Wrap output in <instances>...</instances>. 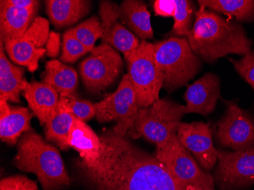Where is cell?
<instances>
[{"label":"cell","instance_id":"obj_1","mask_svg":"<svg viewBox=\"0 0 254 190\" xmlns=\"http://www.w3.org/2000/svg\"><path fill=\"white\" fill-rule=\"evenodd\" d=\"M98 159L75 161L78 174L94 190H188L161 161L113 128L99 135Z\"/></svg>","mask_w":254,"mask_h":190},{"label":"cell","instance_id":"obj_2","mask_svg":"<svg viewBox=\"0 0 254 190\" xmlns=\"http://www.w3.org/2000/svg\"><path fill=\"white\" fill-rule=\"evenodd\" d=\"M187 39L192 51L209 63L228 54L244 57L252 49V40L241 23L203 8L195 11L193 26Z\"/></svg>","mask_w":254,"mask_h":190},{"label":"cell","instance_id":"obj_3","mask_svg":"<svg viewBox=\"0 0 254 190\" xmlns=\"http://www.w3.org/2000/svg\"><path fill=\"white\" fill-rule=\"evenodd\" d=\"M12 162L19 171L35 174L43 190H61L70 184L59 150L32 128L20 138Z\"/></svg>","mask_w":254,"mask_h":190},{"label":"cell","instance_id":"obj_4","mask_svg":"<svg viewBox=\"0 0 254 190\" xmlns=\"http://www.w3.org/2000/svg\"><path fill=\"white\" fill-rule=\"evenodd\" d=\"M153 44L163 88L168 92L186 86L201 72L202 61L192 51L187 38L171 37Z\"/></svg>","mask_w":254,"mask_h":190},{"label":"cell","instance_id":"obj_5","mask_svg":"<svg viewBox=\"0 0 254 190\" xmlns=\"http://www.w3.org/2000/svg\"><path fill=\"white\" fill-rule=\"evenodd\" d=\"M186 114L185 105L165 98L158 99L149 107L138 109L129 132L133 130L137 136L160 145L178 134V127Z\"/></svg>","mask_w":254,"mask_h":190},{"label":"cell","instance_id":"obj_6","mask_svg":"<svg viewBox=\"0 0 254 190\" xmlns=\"http://www.w3.org/2000/svg\"><path fill=\"white\" fill-rule=\"evenodd\" d=\"M125 61L138 108L149 107L159 99L160 91L163 88V78L155 61L154 44L141 41L138 49Z\"/></svg>","mask_w":254,"mask_h":190},{"label":"cell","instance_id":"obj_7","mask_svg":"<svg viewBox=\"0 0 254 190\" xmlns=\"http://www.w3.org/2000/svg\"><path fill=\"white\" fill-rule=\"evenodd\" d=\"M95 107L99 124L116 121L113 130L118 135H127L133 127L139 109L129 75H124L116 91L95 104Z\"/></svg>","mask_w":254,"mask_h":190},{"label":"cell","instance_id":"obj_8","mask_svg":"<svg viewBox=\"0 0 254 190\" xmlns=\"http://www.w3.org/2000/svg\"><path fill=\"white\" fill-rule=\"evenodd\" d=\"M155 155L175 180L187 188L215 182L214 177L204 171L191 153L183 146L178 134L156 145Z\"/></svg>","mask_w":254,"mask_h":190},{"label":"cell","instance_id":"obj_9","mask_svg":"<svg viewBox=\"0 0 254 190\" xmlns=\"http://www.w3.org/2000/svg\"><path fill=\"white\" fill-rule=\"evenodd\" d=\"M121 54L108 44H101L79 65V73L85 88L98 94L111 87L122 72Z\"/></svg>","mask_w":254,"mask_h":190},{"label":"cell","instance_id":"obj_10","mask_svg":"<svg viewBox=\"0 0 254 190\" xmlns=\"http://www.w3.org/2000/svg\"><path fill=\"white\" fill-rule=\"evenodd\" d=\"M226 112L218 121L215 136L222 148L241 151L254 148V119L240 108L238 101H224Z\"/></svg>","mask_w":254,"mask_h":190},{"label":"cell","instance_id":"obj_11","mask_svg":"<svg viewBox=\"0 0 254 190\" xmlns=\"http://www.w3.org/2000/svg\"><path fill=\"white\" fill-rule=\"evenodd\" d=\"M220 190H241L254 184V148L241 151L219 149L214 176Z\"/></svg>","mask_w":254,"mask_h":190},{"label":"cell","instance_id":"obj_12","mask_svg":"<svg viewBox=\"0 0 254 190\" xmlns=\"http://www.w3.org/2000/svg\"><path fill=\"white\" fill-rule=\"evenodd\" d=\"M50 34L49 21L38 16L21 38L4 44L5 51L14 63L22 65L34 72L46 51V43Z\"/></svg>","mask_w":254,"mask_h":190},{"label":"cell","instance_id":"obj_13","mask_svg":"<svg viewBox=\"0 0 254 190\" xmlns=\"http://www.w3.org/2000/svg\"><path fill=\"white\" fill-rule=\"evenodd\" d=\"M178 137L184 148L193 154L204 171L209 173L218 161V150L214 146L212 130L209 124L181 123Z\"/></svg>","mask_w":254,"mask_h":190},{"label":"cell","instance_id":"obj_14","mask_svg":"<svg viewBox=\"0 0 254 190\" xmlns=\"http://www.w3.org/2000/svg\"><path fill=\"white\" fill-rule=\"evenodd\" d=\"M103 35L102 44H108L124 54L127 60L140 45L135 34L118 21L119 5L111 1H101L99 5Z\"/></svg>","mask_w":254,"mask_h":190},{"label":"cell","instance_id":"obj_15","mask_svg":"<svg viewBox=\"0 0 254 190\" xmlns=\"http://www.w3.org/2000/svg\"><path fill=\"white\" fill-rule=\"evenodd\" d=\"M220 91L219 77L212 72L205 73L189 85L184 94L187 114H198L205 117L212 114L220 98Z\"/></svg>","mask_w":254,"mask_h":190},{"label":"cell","instance_id":"obj_16","mask_svg":"<svg viewBox=\"0 0 254 190\" xmlns=\"http://www.w3.org/2000/svg\"><path fill=\"white\" fill-rule=\"evenodd\" d=\"M38 8H18L0 1V37L1 41L18 39L25 34L37 18Z\"/></svg>","mask_w":254,"mask_h":190},{"label":"cell","instance_id":"obj_17","mask_svg":"<svg viewBox=\"0 0 254 190\" xmlns=\"http://www.w3.org/2000/svg\"><path fill=\"white\" fill-rule=\"evenodd\" d=\"M23 95L41 126L45 125L59 104V94L52 86L44 82H28Z\"/></svg>","mask_w":254,"mask_h":190},{"label":"cell","instance_id":"obj_18","mask_svg":"<svg viewBox=\"0 0 254 190\" xmlns=\"http://www.w3.org/2000/svg\"><path fill=\"white\" fill-rule=\"evenodd\" d=\"M121 24L127 26L142 41L153 39L151 15L145 2L140 0H125L119 5Z\"/></svg>","mask_w":254,"mask_h":190},{"label":"cell","instance_id":"obj_19","mask_svg":"<svg viewBox=\"0 0 254 190\" xmlns=\"http://www.w3.org/2000/svg\"><path fill=\"white\" fill-rule=\"evenodd\" d=\"M5 47L0 42V98L11 102H19L20 94L28 85L25 70L11 63L7 58Z\"/></svg>","mask_w":254,"mask_h":190},{"label":"cell","instance_id":"obj_20","mask_svg":"<svg viewBox=\"0 0 254 190\" xmlns=\"http://www.w3.org/2000/svg\"><path fill=\"white\" fill-rule=\"evenodd\" d=\"M42 81L52 86L60 97L70 99L78 98V74L73 68L60 61L51 60L46 63Z\"/></svg>","mask_w":254,"mask_h":190},{"label":"cell","instance_id":"obj_21","mask_svg":"<svg viewBox=\"0 0 254 190\" xmlns=\"http://www.w3.org/2000/svg\"><path fill=\"white\" fill-rule=\"evenodd\" d=\"M45 2L47 13L57 28L74 25L91 10V2L86 0H48Z\"/></svg>","mask_w":254,"mask_h":190},{"label":"cell","instance_id":"obj_22","mask_svg":"<svg viewBox=\"0 0 254 190\" xmlns=\"http://www.w3.org/2000/svg\"><path fill=\"white\" fill-rule=\"evenodd\" d=\"M68 143L86 162H92L99 158L101 150L99 135L84 121L75 118L68 135Z\"/></svg>","mask_w":254,"mask_h":190},{"label":"cell","instance_id":"obj_23","mask_svg":"<svg viewBox=\"0 0 254 190\" xmlns=\"http://www.w3.org/2000/svg\"><path fill=\"white\" fill-rule=\"evenodd\" d=\"M75 117L67 108L64 97H60L59 104L44 125L47 141L54 142L62 150H68V138Z\"/></svg>","mask_w":254,"mask_h":190},{"label":"cell","instance_id":"obj_24","mask_svg":"<svg viewBox=\"0 0 254 190\" xmlns=\"http://www.w3.org/2000/svg\"><path fill=\"white\" fill-rule=\"evenodd\" d=\"M33 114L24 107L11 106L9 114L0 118V138L9 145L18 144L20 138L31 129Z\"/></svg>","mask_w":254,"mask_h":190},{"label":"cell","instance_id":"obj_25","mask_svg":"<svg viewBox=\"0 0 254 190\" xmlns=\"http://www.w3.org/2000/svg\"><path fill=\"white\" fill-rule=\"evenodd\" d=\"M199 8L223 14L236 22L254 21V0H199Z\"/></svg>","mask_w":254,"mask_h":190},{"label":"cell","instance_id":"obj_26","mask_svg":"<svg viewBox=\"0 0 254 190\" xmlns=\"http://www.w3.org/2000/svg\"><path fill=\"white\" fill-rule=\"evenodd\" d=\"M175 2L177 11L174 16L175 23L168 35L171 38H187L193 26L195 6L190 0H175Z\"/></svg>","mask_w":254,"mask_h":190},{"label":"cell","instance_id":"obj_27","mask_svg":"<svg viewBox=\"0 0 254 190\" xmlns=\"http://www.w3.org/2000/svg\"><path fill=\"white\" fill-rule=\"evenodd\" d=\"M77 39L89 50L95 49L96 41L102 38L101 22L97 16H92L72 28Z\"/></svg>","mask_w":254,"mask_h":190},{"label":"cell","instance_id":"obj_28","mask_svg":"<svg viewBox=\"0 0 254 190\" xmlns=\"http://www.w3.org/2000/svg\"><path fill=\"white\" fill-rule=\"evenodd\" d=\"M89 50L75 36L72 28L67 30L63 36L62 55L61 60L66 63H74L78 59L89 53Z\"/></svg>","mask_w":254,"mask_h":190},{"label":"cell","instance_id":"obj_29","mask_svg":"<svg viewBox=\"0 0 254 190\" xmlns=\"http://www.w3.org/2000/svg\"><path fill=\"white\" fill-rule=\"evenodd\" d=\"M65 99L67 108L75 118L85 122L96 117L95 104L91 101L81 100L79 98L70 99L65 98Z\"/></svg>","mask_w":254,"mask_h":190},{"label":"cell","instance_id":"obj_30","mask_svg":"<svg viewBox=\"0 0 254 190\" xmlns=\"http://www.w3.org/2000/svg\"><path fill=\"white\" fill-rule=\"evenodd\" d=\"M229 61L235 67V71L254 91V49H251L240 60L230 58Z\"/></svg>","mask_w":254,"mask_h":190},{"label":"cell","instance_id":"obj_31","mask_svg":"<svg viewBox=\"0 0 254 190\" xmlns=\"http://www.w3.org/2000/svg\"><path fill=\"white\" fill-rule=\"evenodd\" d=\"M0 190H38L35 181L23 175L5 177L0 182Z\"/></svg>","mask_w":254,"mask_h":190},{"label":"cell","instance_id":"obj_32","mask_svg":"<svg viewBox=\"0 0 254 190\" xmlns=\"http://www.w3.org/2000/svg\"><path fill=\"white\" fill-rule=\"evenodd\" d=\"M156 15L162 17L175 16L177 11L175 0H156L153 4Z\"/></svg>","mask_w":254,"mask_h":190},{"label":"cell","instance_id":"obj_33","mask_svg":"<svg viewBox=\"0 0 254 190\" xmlns=\"http://www.w3.org/2000/svg\"><path fill=\"white\" fill-rule=\"evenodd\" d=\"M61 39L60 33L51 31L48 41L46 43V54L51 58L58 57L61 52Z\"/></svg>","mask_w":254,"mask_h":190},{"label":"cell","instance_id":"obj_34","mask_svg":"<svg viewBox=\"0 0 254 190\" xmlns=\"http://www.w3.org/2000/svg\"><path fill=\"white\" fill-rule=\"evenodd\" d=\"M4 2L11 6L26 8V9L39 8L40 5L39 1H36V0H4Z\"/></svg>","mask_w":254,"mask_h":190},{"label":"cell","instance_id":"obj_35","mask_svg":"<svg viewBox=\"0 0 254 190\" xmlns=\"http://www.w3.org/2000/svg\"><path fill=\"white\" fill-rule=\"evenodd\" d=\"M11 106L8 104L6 100L0 98V118H3L9 114Z\"/></svg>","mask_w":254,"mask_h":190},{"label":"cell","instance_id":"obj_36","mask_svg":"<svg viewBox=\"0 0 254 190\" xmlns=\"http://www.w3.org/2000/svg\"><path fill=\"white\" fill-rule=\"evenodd\" d=\"M215 182L209 183V184H202V185H195L188 187V190H215L214 188Z\"/></svg>","mask_w":254,"mask_h":190}]
</instances>
